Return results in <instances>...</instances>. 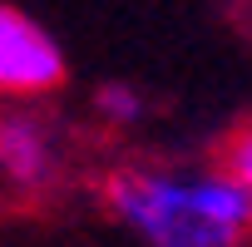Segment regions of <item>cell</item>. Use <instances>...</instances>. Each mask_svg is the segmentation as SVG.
Instances as JSON below:
<instances>
[{"mask_svg":"<svg viewBox=\"0 0 252 247\" xmlns=\"http://www.w3.org/2000/svg\"><path fill=\"white\" fill-rule=\"evenodd\" d=\"M104 213L139 247H247L252 193L222 163H119L99 183Z\"/></svg>","mask_w":252,"mask_h":247,"instance_id":"cell-1","label":"cell"},{"mask_svg":"<svg viewBox=\"0 0 252 247\" xmlns=\"http://www.w3.org/2000/svg\"><path fill=\"white\" fill-rule=\"evenodd\" d=\"M64 79H69V64L50 25L0 0V99L30 104V99L55 94Z\"/></svg>","mask_w":252,"mask_h":247,"instance_id":"cell-2","label":"cell"},{"mask_svg":"<svg viewBox=\"0 0 252 247\" xmlns=\"http://www.w3.org/2000/svg\"><path fill=\"white\" fill-rule=\"evenodd\" d=\"M64 144L60 129L30 104L0 109V178L20 193H45L60 178Z\"/></svg>","mask_w":252,"mask_h":247,"instance_id":"cell-3","label":"cell"},{"mask_svg":"<svg viewBox=\"0 0 252 247\" xmlns=\"http://www.w3.org/2000/svg\"><path fill=\"white\" fill-rule=\"evenodd\" d=\"M94 114L109 124V129H134V124L149 119V94L129 79H109L94 89Z\"/></svg>","mask_w":252,"mask_h":247,"instance_id":"cell-4","label":"cell"},{"mask_svg":"<svg viewBox=\"0 0 252 247\" xmlns=\"http://www.w3.org/2000/svg\"><path fill=\"white\" fill-rule=\"evenodd\" d=\"M222 168L252 193V124H242V129L227 139V149H222Z\"/></svg>","mask_w":252,"mask_h":247,"instance_id":"cell-5","label":"cell"}]
</instances>
